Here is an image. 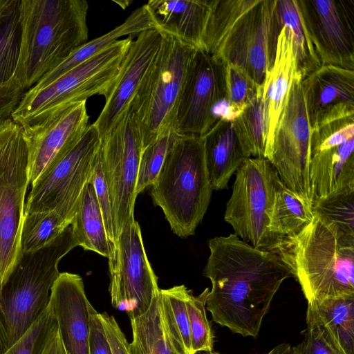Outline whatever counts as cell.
Segmentation results:
<instances>
[{
  "instance_id": "b9f144b4",
  "label": "cell",
  "mask_w": 354,
  "mask_h": 354,
  "mask_svg": "<svg viewBox=\"0 0 354 354\" xmlns=\"http://www.w3.org/2000/svg\"><path fill=\"white\" fill-rule=\"evenodd\" d=\"M100 316L113 354H129V342L115 317L106 312Z\"/></svg>"
},
{
  "instance_id": "3957f363",
  "label": "cell",
  "mask_w": 354,
  "mask_h": 354,
  "mask_svg": "<svg viewBox=\"0 0 354 354\" xmlns=\"http://www.w3.org/2000/svg\"><path fill=\"white\" fill-rule=\"evenodd\" d=\"M88 10L84 0H21L16 80L24 92L87 42Z\"/></svg>"
},
{
  "instance_id": "52a82bcc",
  "label": "cell",
  "mask_w": 354,
  "mask_h": 354,
  "mask_svg": "<svg viewBox=\"0 0 354 354\" xmlns=\"http://www.w3.org/2000/svg\"><path fill=\"white\" fill-rule=\"evenodd\" d=\"M159 49L129 107L140 129L142 149L175 131L181 91L196 49L161 32Z\"/></svg>"
},
{
  "instance_id": "44dd1931",
  "label": "cell",
  "mask_w": 354,
  "mask_h": 354,
  "mask_svg": "<svg viewBox=\"0 0 354 354\" xmlns=\"http://www.w3.org/2000/svg\"><path fill=\"white\" fill-rule=\"evenodd\" d=\"M212 3V0H150L146 6L160 32L203 50Z\"/></svg>"
},
{
  "instance_id": "1f68e13d",
  "label": "cell",
  "mask_w": 354,
  "mask_h": 354,
  "mask_svg": "<svg viewBox=\"0 0 354 354\" xmlns=\"http://www.w3.org/2000/svg\"><path fill=\"white\" fill-rule=\"evenodd\" d=\"M234 122L251 157L266 158V129L261 85L257 95Z\"/></svg>"
},
{
  "instance_id": "7402d4cb",
  "label": "cell",
  "mask_w": 354,
  "mask_h": 354,
  "mask_svg": "<svg viewBox=\"0 0 354 354\" xmlns=\"http://www.w3.org/2000/svg\"><path fill=\"white\" fill-rule=\"evenodd\" d=\"M297 71L291 35L283 26L278 36L272 66L261 84L266 129V158L270 152L280 115Z\"/></svg>"
},
{
  "instance_id": "ee69618b",
  "label": "cell",
  "mask_w": 354,
  "mask_h": 354,
  "mask_svg": "<svg viewBox=\"0 0 354 354\" xmlns=\"http://www.w3.org/2000/svg\"><path fill=\"white\" fill-rule=\"evenodd\" d=\"M8 348L7 333L0 311V354H3Z\"/></svg>"
},
{
  "instance_id": "ac0fdd59",
  "label": "cell",
  "mask_w": 354,
  "mask_h": 354,
  "mask_svg": "<svg viewBox=\"0 0 354 354\" xmlns=\"http://www.w3.org/2000/svg\"><path fill=\"white\" fill-rule=\"evenodd\" d=\"M162 39L157 29L138 34L132 41L118 76L105 93V104L93 124L100 138L107 135L129 110L131 102L154 57Z\"/></svg>"
},
{
  "instance_id": "e575fe53",
  "label": "cell",
  "mask_w": 354,
  "mask_h": 354,
  "mask_svg": "<svg viewBox=\"0 0 354 354\" xmlns=\"http://www.w3.org/2000/svg\"><path fill=\"white\" fill-rule=\"evenodd\" d=\"M209 289L194 296L189 290L186 307L191 334L192 354L198 351L212 352L214 334L206 315V301Z\"/></svg>"
},
{
  "instance_id": "f35d334b",
  "label": "cell",
  "mask_w": 354,
  "mask_h": 354,
  "mask_svg": "<svg viewBox=\"0 0 354 354\" xmlns=\"http://www.w3.org/2000/svg\"><path fill=\"white\" fill-rule=\"evenodd\" d=\"M304 339L292 348V354H342L330 342L323 328L307 309Z\"/></svg>"
},
{
  "instance_id": "7a4b0ae2",
  "label": "cell",
  "mask_w": 354,
  "mask_h": 354,
  "mask_svg": "<svg viewBox=\"0 0 354 354\" xmlns=\"http://www.w3.org/2000/svg\"><path fill=\"white\" fill-rule=\"evenodd\" d=\"M282 27L277 0H212L203 50L241 68L260 86Z\"/></svg>"
},
{
  "instance_id": "d590c367",
  "label": "cell",
  "mask_w": 354,
  "mask_h": 354,
  "mask_svg": "<svg viewBox=\"0 0 354 354\" xmlns=\"http://www.w3.org/2000/svg\"><path fill=\"white\" fill-rule=\"evenodd\" d=\"M177 136L175 131L165 133L142 149L136 187L137 196L153 185Z\"/></svg>"
},
{
  "instance_id": "f1b7e54d",
  "label": "cell",
  "mask_w": 354,
  "mask_h": 354,
  "mask_svg": "<svg viewBox=\"0 0 354 354\" xmlns=\"http://www.w3.org/2000/svg\"><path fill=\"white\" fill-rule=\"evenodd\" d=\"M130 321L133 339L129 354H178L164 327L159 293L144 313Z\"/></svg>"
},
{
  "instance_id": "9a60e30c",
  "label": "cell",
  "mask_w": 354,
  "mask_h": 354,
  "mask_svg": "<svg viewBox=\"0 0 354 354\" xmlns=\"http://www.w3.org/2000/svg\"><path fill=\"white\" fill-rule=\"evenodd\" d=\"M321 65L354 70V0H297Z\"/></svg>"
},
{
  "instance_id": "bcb514c9",
  "label": "cell",
  "mask_w": 354,
  "mask_h": 354,
  "mask_svg": "<svg viewBox=\"0 0 354 354\" xmlns=\"http://www.w3.org/2000/svg\"><path fill=\"white\" fill-rule=\"evenodd\" d=\"M206 354H220L218 353H216V352H209V353H206Z\"/></svg>"
},
{
  "instance_id": "e0dca14e",
  "label": "cell",
  "mask_w": 354,
  "mask_h": 354,
  "mask_svg": "<svg viewBox=\"0 0 354 354\" xmlns=\"http://www.w3.org/2000/svg\"><path fill=\"white\" fill-rule=\"evenodd\" d=\"M86 103L71 104L40 121L21 127L28 150L31 185L82 137L88 122Z\"/></svg>"
},
{
  "instance_id": "8992f818",
  "label": "cell",
  "mask_w": 354,
  "mask_h": 354,
  "mask_svg": "<svg viewBox=\"0 0 354 354\" xmlns=\"http://www.w3.org/2000/svg\"><path fill=\"white\" fill-rule=\"evenodd\" d=\"M79 246L71 225L35 251L21 252L0 292V311L8 348L30 328L47 308L51 288L60 272V260Z\"/></svg>"
},
{
  "instance_id": "4dcf8cb0",
  "label": "cell",
  "mask_w": 354,
  "mask_h": 354,
  "mask_svg": "<svg viewBox=\"0 0 354 354\" xmlns=\"http://www.w3.org/2000/svg\"><path fill=\"white\" fill-rule=\"evenodd\" d=\"M277 10L282 26L290 32L297 70L304 79L321 64L300 19L297 0H277Z\"/></svg>"
},
{
  "instance_id": "7c38bea8",
  "label": "cell",
  "mask_w": 354,
  "mask_h": 354,
  "mask_svg": "<svg viewBox=\"0 0 354 354\" xmlns=\"http://www.w3.org/2000/svg\"><path fill=\"white\" fill-rule=\"evenodd\" d=\"M299 71L294 77L267 158L283 184L312 204L309 162L312 128ZM313 206V205H312Z\"/></svg>"
},
{
  "instance_id": "5bb4252c",
  "label": "cell",
  "mask_w": 354,
  "mask_h": 354,
  "mask_svg": "<svg viewBox=\"0 0 354 354\" xmlns=\"http://www.w3.org/2000/svg\"><path fill=\"white\" fill-rule=\"evenodd\" d=\"M108 259L109 290L113 307L125 310L129 318L144 313L160 289L136 220L124 227L113 243Z\"/></svg>"
},
{
  "instance_id": "9c48e42d",
  "label": "cell",
  "mask_w": 354,
  "mask_h": 354,
  "mask_svg": "<svg viewBox=\"0 0 354 354\" xmlns=\"http://www.w3.org/2000/svg\"><path fill=\"white\" fill-rule=\"evenodd\" d=\"M29 184L28 150L23 129L8 118L0 122V292L21 254Z\"/></svg>"
},
{
  "instance_id": "d4e9b609",
  "label": "cell",
  "mask_w": 354,
  "mask_h": 354,
  "mask_svg": "<svg viewBox=\"0 0 354 354\" xmlns=\"http://www.w3.org/2000/svg\"><path fill=\"white\" fill-rule=\"evenodd\" d=\"M21 0H0V93L21 100L16 80L20 54Z\"/></svg>"
},
{
  "instance_id": "d6a6232c",
  "label": "cell",
  "mask_w": 354,
  "mask_h": 354,
  "mask_svg": "<svg viewBox=\"0 0 354 354\" xmlns=\"http://www.w3.org/2000/svg\"><path fill=\"white\" fill-rule=\"evenodd\" d=\"M71 224L55 212L24 214L20 250L29 252L39 250L57 236Z\"/></svg>"
},
{
  "instance_id": "83f0119b",
  "label": "cell",
  "mask_w": 354,
  "mask_h": 354,
  "mask_svg": "<svg viewBox=\"0 0 354 354\" xmlns=\"http://www.w3.org/2000/svg\"><path fill=\"white\" fill-rule=\"evenodd\" d=\"M313 206L277 180L271 207L268 230L277 238L294 236L313 220Z\"/></svg>"
},
{
  "instance_id": "6da1fadb",
  "label": "cell",
  "mask_w": 354,
  "mask_h": 354,
  "mask_svg": "<svg viewBox=\"0 0 354 354\" xmlns=\"http://www.w3.org/2000/svg\"><path fill=\"white\" fill-rule=\"evenodd\" d=\"M204 276L212 282L206 309L214 322L257 337L274 295L293 275L274 252L258 250L234 234L208 241Z\"/></svg>"
},
{
  "instance_id": "30bf717a",
  "label": "cell",
  "mask_w": 354,
  "mask_h": 354,
  "mask_svg": "<svg viewBox=\"0 0 354 354\" xmlns=\"http://www.w3.org/2000/svg\"><path fill=\"white\" fill-rule=\"evenodd\" d=\"M225 221L234 234L253 248L274 252L278 238L268 230L279 175L266 158H249L235 172Z\"/></svg>"
},
{
  "instance_id": "484cf974",
  "label": "cell",
  "mask_w": 354,
  "mask_h": 354,
  "mask_svg": "<svg viewBox=\"0 0 354 354\" xmlns=\"http://www.w3.org/2000/svg\"><path fill=\"white\" fill-rule=\"evenodd\" d=\"M307 309L339 352L354 354V295L309 301Z\"/></svg>"
},
{
  "instance_id": "8d00e7d4",
  "label": "cell",
  "mask_w": 354,
  "mask_h": 354,
  "mask_svg": "<svg viewBox=\"0 0 354 354\" xmlns=\"http://www.w3.org/2000/svg\"><path fill=\"white\" fill-rule=\"evenodd\" d=\"M57 328L56 320L48 306L24 335L3 354H43Z\"/></svg>"
},
{
  "instance_id": "60d3db41",
  "label": "cell",
  "mask_w": 354,
  "mask_h": 354,
  "mask_svg": "<svg viewBox=\"0 0 354 354\" xmlns=\"http://www.w3.org/2000/svg\"><path fill=\"white\" fill-rule=\"evenodd\" d=\"M89 354H113L100 316L91 305L89 313Z\"/></svg>"
},
{
  "instance_id": "836d02e7",
  "label": "cell",
  "mask_w": 354,
  "mask_h": 354,
  "mask_svg": "<svg viewBox=\"0 0 354 354\" xmlns=\"http://www.w3.org/2000/svg\"><path fill=\"white\" fill-rule=\"evenodd\" d=\"M314 214L354 236V189L328 196L313 203Z\"/></svg>"
},
{
  "instance_id": "f6af8a7d",
  "label": "cell",
  "mask_w": 354,
  "mask_h": 354,
  "mask_svg": "<svg viewBox=\"0 0 354 354\" xmlns=\"http://www.w3.org/2000/svg\"><path fill=\"white\" fill-rule=\"evenodd\" d=\"M268 354H292V347L288 343H281L274 346Z\"/></svg>"
},
{
  "instance_id": "2e32d148",
  "label": "cell",
  "mask_w": 354,
  "mask_h": 354,
  "mask_svg": "<svg viewBox=\"0 0 354 354\" xmlns=\"http://www.w3.org/2000/svg\"><path fill=\"white\" fill-rule=\"evenodd\" d=\"M225 99L224 66L203 50L189 65L176 114L178 135L203 136L218 120L214 111Z\"/></svg>"
},
{
  "instance_id": "277c9868",
  "label": "cell",
  "mask_w": 354,
  "mask_h": 354,
  "mask_svg": "<svg viewBox=\"0 0 354 354\" xmlns=\"http://www.w3.org/2000/svg\"><path fill=\"white\" fill-rule=\"evenodd\" d=\"M274 252L289 267L308 302L354 295V236L317 215L297 235L278 238Z\"/></svg>"
},
{
  "instance_id": "d6986e66",
  "label": "cell",
  "mask_w": 354,
  "mask_h": 354,
  "mask_svg": "<svg viewBox=\"0 0 354 354\" xmlns=\"http://www.w3.org/2000/svg\"><path fill=\"white\" fill-rule=\"evenodd\" d=\"M312 131L354 117V70L321 65L302 80Z\"/></svg>"
},
{
  "instance_id": "f546056e",
  "label": "cell",
  "mask_w": 354,
  "mask_h": 354,
  "mask_svg": "<svg viewBox=\"0 0 354 354\" xmlns=\"http://www.w3.org/2000/svg\"><path fill=\"white\" fill-rule=\"evenodd\" d=\"M188 291L185 285L160 289L159 291L164 327L178 354H192L190 328L186 307Z\"/></svg>"
},
{
  "instance_id": "7dc6e473",
  "label": "cell",
  "mask_w": 354,
  "mask_h": 354,
  "mask_svg": "<svg viewBox=\"0 0 354 354\" xmlns=\"http://www.w3.org/2000/svg\"><path fill=\"white\" fill-rule=\"evenodd\" d=\"M1 100L0 98V107H1Z\"/></svg>"
},
{
  "instance_id": "7bdbcfd3",
  "label": "cell",
  "mask_w": 354,
  "mask_h": 354,
  "mask_svg": "<svg viewBox=\"0 0 354 354\" xmlns=\"http://www.w3.org/2000/svg\"><path fill=\"white\" fill-rule=\"evenodd\" d=\"M43 354H66L61 340L58 328L50 338Z\"/></svg>"
},
{
  "instance_id": "ffe728a7",
  "label": "cell",
  "mask_w": 354,
  "mask_h": 354,
  "mask_svg": "<svg viewBox=\"0 0 354 354\" xmlns=\"http://www.w3.org/2000/svg\"><path fill=\"white\" fill-rule=\"evenodd\" d=\"M48 308L66 354H89V313L82 278L60 272L51 288Z\"/></svg>"
},
{
  "instance_id": "4fadbf2b",
  "label": "cell",
  "mask_w": 354,
  "mask_h": 354,
  "mask_svg": "<svg viewBox=\"0 0 354 354\" xmlns=\"http://www.w3.org/2000/svg\"><path fill=\"white\" fill-rule=\"evenodd\" d=\"M142 151L140 129L129 110L101 138L99 148L111 205L114 243L127 224L135 220L136 187Z\"/></svg>"
},
{
  "instance_id": "ab89813d",
  "label": "cell",
  "mask_w": 354,
  "mask_h": 354,
  "mask_svg": "<svg viewBox=\"0 0 354 354\" xmlns=\"http://www.w3.org/2000/svg\"><path fill=\"white\" fill-rule=\"evenodd\" d=\"M100 148V147H99ZM94 187L95 192L102 214L104 227L112 246L114 243L111 205L106 182L102 171L99 149L93 172L89 180Z\"/></svg>"
},
{
  "instance_id": "5b68a950",
  "label": "cell",
  "mask_w": 354,
  "mask_h": 354,
  "mask_svg": "<svg viewBox=\"0 0 354 354\" xmlns=\"http://www.w3.org/2000/svg\"><path fill=\"white\" fill-rule=\"evenodd\" d=\"M212 192L202 137L178 134L150 193L175 234L185 238L195 234Z\"/></svg>"
},
{
  "instance_id": "603a6c76",
  "label": "cell",
  "mask_w": 354,
  "mask_h": 354,
  "mask_svg": "<svg viewBox=\"0 0 354 354\" xmlns=\"http://www.w3.org/2000/svg\"><path fill=\"white\" fill-rule=\"evenodd\" d=\"M205 165L213 190L227 188L232 176L250 153L234 121L220 119L202 136Z\"/></svg>"
},
{
  "instance_id": "74e56055",
  "label": "cell",
  "mask_w": 354,
  "mask_h": 354,
  "mask_svg": "<svg viewBox=\"0 0 354 354\" xmlns=\"http://www.w3.org/2000/svg\"><path fill=\"white\" fill-rule=\"evenodd\" d=\"M223 64L225 99L232 104L246 107L258 93L261 85H257L245 71L238 66L228 62Z\"/></svg>"
},
{
  "instance_id": "ba28073f",
  "label": "cell",
  "mask_w": 354,
  "mask_h": 354,
  "mask_svg": "<svg viewBox=\"0 0 354 354\" xmlns=\"http://www.w3.org/2000/svg\"><path fill=\"white\" fill-rule=\"evenodd\" d=\"M132 41V36L119 39L46 86L25 91L11 114L12 120L23 127L93 95H104L115 80Z\"/></svg>"
},
{
  "instance_id": "4316f807",
  "label": "cell",
  "mask_w": 354,
  "mask_h": 354,
  "mask_svg": "<svg viewBox=\"0 0 354 354\" xmlns=\"http://www.w3.org/2000/svg\"><path fill=\"white\" fill-rule=\"evenodd\" d=\"M79 246L109 258L112 250L93 184L88 182L81 194L71 222Z\"/></svg>"
},
{
  "instance_id": "cb8c5ba5",
  "label": "cell",
  "mask_w": 354,
  "mask_h": 354,
  "mask_svg": "<svg viewBox=\"0 0 354 354\" xmlns=\"http://www.w3.org/2000/svg\"><path fill=\"white\" fill-rule=\"evenodd\" d=\"M152 29L158 30L151 12L145 4L133 10L120 25L79 47L64 61L44 75L30 89L39 90L46 86L71 69L114 44L123 36L138 35Z\"/></svg>"
},
{
  "instance_id": "8fae6325",
  "label": "cell",
  "mask_w": 354,
  "mask_h": 354,
  "mask_svg": "<svg viewBox=\"0 0 354 354\" xmlns=\"http://www.w3.org/2000/svg\"><path fill=\"white\" fill-rule=\"evenodd\" d=\"M100 142L95 127L88 125L71 149L31 185L24 214L55 212L71 224L93 172Z\"/></svg>"
}]
</instances>
